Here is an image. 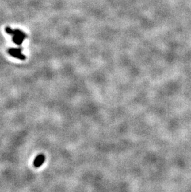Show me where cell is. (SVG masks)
<instances>
[{
	"mask_svg": "<svg viewBox=\"0 0 191 192\" xmlns=\"http://www.w3.org/2000/svg\"><path fill=\"white\" fill-rule=\"evenodd\" d=\"M5 31L7 34L11 35L13 36V42L18 45H20L22 44L24 40L26 38L27 35L23 33L22 31L19 30V29H12L10 27H6Z\"/></svg>",
	"mask_w": 191,
	"mask_h": 192,
	"instance_id": "cell-1",
	"label": "cell"
},
{
	"mask_svg": "<svg viewBox=\"0 0 191 192\" xmlns=\"http://www.w3.org/2000/svg\"><path fill=\"white\" fill-rule=\"evenodd\" d=\"M8 53L13 57L20 60H25V56L22 53V49L21 48H10L8 50Z\"/></svg>",
	"mask_w": 191,
	"mask_h": 192,
	"instance_id": "cell-2",
	"label": "cell"
},
{
	"mask_svg": "<svg viewBox=\"0 0 191 192\" xmlns=\"http://www.w3.org/2000/svg\"><path fill=\"white\" fill-rule=\"evenodd\" d=\"M45 156L42 154L39 155L38 156L36 157V158L34 160V165L36 167H40L42 164L44 163L45 161Z\"/></svg>",
	"mask_w": 191,
	"mask_h": 192,
	"instance_id": "cell-3",
	"label": "cell"
}]
</instances>
